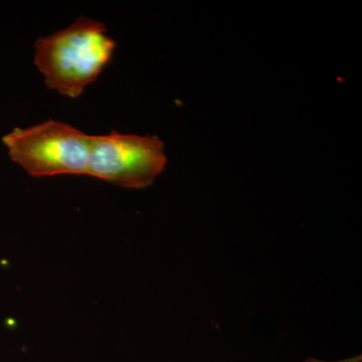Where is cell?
I'll return each instance as SVG.
<instances>
[{"mask_svg": "<svg viewBox=\"0 0 362 362\" xmlns=\"http://www.w3.org/2000/svg\"><path fill=\"white\" fill-rule=\"evenodd\" d=\"M164 144L157 137L92 136L89 175L124 188L149 187L165 168Z\"/></svg>", "mask_w": 362, "mask_h": 362, "instance_id": "cell-3", "label": "cell"}, {"mask_svg": "<svg viewBox=\"0 0 362 362\" xmlns=\"http://www.w3.org/2000/svg\"><path fill=\"white\" fill-rule=\"evenodd\" d=\"M115 47L103 23L80 18L35 42V64L49 89L74 99L99 77Z\"/></svg>", "mask_w": 362, "mask_h": 362, "instance_id": "cell-1", "label": "cell"}, {"mask_svg": "<svg viewBox=\"0 0 362 362\" xmlns=\"http://www.w3.org/2000/svg\"><path fill=\"white\" fill-rule=\"evenodd\" d=\"M11 160L35 177L89 175L92 135L49 120L2 137Z\"/></svg>", "mask_w": 362, "mask_h": 362, "instance_id": "cell-2", "label": "cell"}]
</instances>
